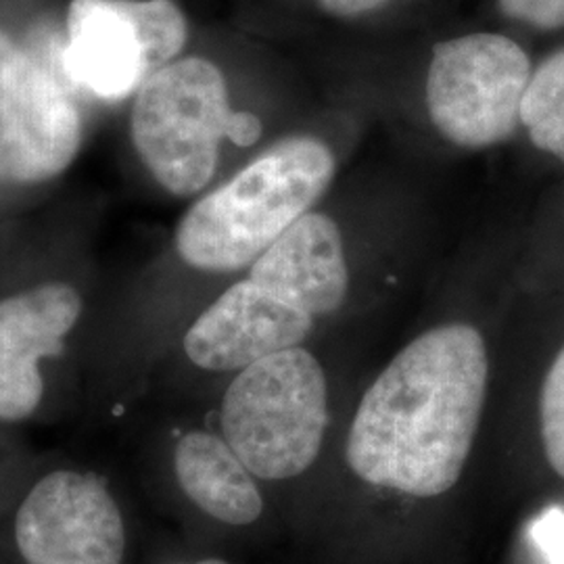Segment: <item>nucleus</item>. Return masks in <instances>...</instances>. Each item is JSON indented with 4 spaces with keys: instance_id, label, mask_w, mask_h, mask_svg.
<instances>
[{
    "instance_id": "f257e3e1",
    "label": "nucleus",
    "mask_w": 564,
    "mask_h": 564,
    "mask_svg": "<svg viewBox=\"0 0 564 564\" xmlns=\"http://www.w3.org/2000/svg\"><path fill=\"white\" fill-rule=\"evenodd\" d=\"M489 360L470 324L416 337L368 387L347 437L366 484L435 498L458 484L484 414Z\"/></svg>"
},
{
    "instance_id": "f03ea898",
    "label": "nucleus",
    "mask_w": 564,
    "mask_h": 564,
    "mask_svg": "<svg viewBox=\"0 0 564 564\" xmlns=\"http://www.w3.org/2000/svg\"><path fill=\"white\" fill-rule=\"evenodd\" d=\"M335 172L330 147L316 137L272 144L186 209L174 232L181 262L199 272L249 268L316 205Z\"/></svg>"
},
{
    "instance_id": "7ed1b4c3",
    "label": "nucleus",
    "mask_w": 564,
    "mask_h": 564,
    "mask_svg": "<svg viewBox=\"0 0 564 564\" xmlns=\"http://www.w3.org/2000/svg\"><path fill=\"white\" fill-rule=\"evenodd\" d=\"M128 132L147 174L174 197H197L216 178L224 141L262 139L256 113L235 111L218 63L182 55L163 65L130 101Z\"/></svg>"
},
{
    "instance_id": "20e7f679",
    "label": "nucleus",
    "mask_w": 564,
    "mask_h": 564,
    "mask_svg": "<svg viewBox=\"0 0 564 564\" xmlns=\"http://www.w3.org/2000/svg\"><path fill=\"white\" fill-rule=\"evenodd\" d=\"M328 393L321 362L291 347L239 370L224 393L223 437L265 481L305 473L321 454Z\"/></svg>"
},
{
    "instance_id": "39448f33",
    "label": "nucleus",
    "mask_w": 564,
    "mask_h": 564,
    "mask_svg": "<svg viewBox=\"0 0 564 564\" xmlns=\"http://www.w3.org/2000/svg\"><path fill=\"white\" fill-rule=\"evenodd\" d=\"M59 32L21 41L0 25V188L59 181L80 158L84 113L61 74Z\"/></svg>"
},
{
    "instance_id": "423d86ee",
    "label": "nucleus",
    "mask_w": 564,
    "mask_h": 564,
    "mask_svg": "<svg viewBox=\"0 0 564 564\" xmlns=\"http://www.w3.org/2000/svg\"><path fill=\"white\" fill-rule=\"evenodd\" d=\"M188 34L176 0H69L59 30L61 74L76 95L132 101L158 69L182 57Z\"/></svg>"
},
{
    "instance_id": "0eeeda50",
    "label": "nucleus",
    "mask_w": 564,
    "mask_h": 564,
    "mask_svg": "<svg viewBox=\"0 0 564 564\" xmlns=\"http://www.w3.org/2000/svg\"><path fill=\"white\" fill-rule=\"evenodd\" d=\"M531 74L523 46L505 34L475 32L440 42L426 74L429 118L460 149L500 144L521 123Z\"/></svg>"
},
{
    "instance_id": "6e6552de",
    "label": "nucleus",
    "mask_w": 564,
    "mask_h": 564,
    "mask_svg": "<svg viewBox=\"0 0 564 564\" xmlns=\"http://www.w3.org/2000/svg\"><path fill=\"white\" fill-rule=\"evenodd\" d=\"M314 321L289 282L251 265L245 279L230 284L191 324L184 354L203 370L239 372L272 354L300 347Z\"/></svg>"
},
{
    "instance_id": "1a4fd4ad",
    "label": "nucleus",
    "mask_w": 564,
    "mask_h": 564,
    "mask_svg": "<svg viewBox=\"0 0 564 564\" xmlns=\"http://www.w3.org/2000/svg\"><path fill=\"white\" fill-rule=\"evenodd\" d=\"M15 544L25 564H121L126 524L102 477L63 468L23 498Z\"/></svg>"
},
{
    "instance_id": "9d476101",
    "label": "nucleus",
    "mask_w": 564,
    "mask_h": 564,
    "mask_svg": "<svg viewBox=\"0 0 564 564\" xmlns=\"http://www.w3.org/2000/svg\"><path fill=\"white\" fill-rule=\"evenodd\" d=\"M84 297L67 281H42L0 300V423L36 414L44 398L42 360L59 358L80 323Z\"/></svg>"
},
{
    "instance_id": "9b49d317",
    "label": "nucleus",
    "mask_w": 564,
    "mask_h": 564,
    "mask_svg": "<svg viewBox=\"0 0 564 564\" xmlns=\"http://www.w3.org/2000/svg\"><path fill=\"white\" fill-rule=\"evenodd\" d=\"M174 470L186 498L212 519L245 527L262 517L256 475L224 437L205 431L186 433L174 452Z\"/></svg>"
},
{
    "instance_id": "f8f14e48",
    "label": "nucleus",
    "mask_w": 564,
    "mask_h": 564,
    "mask_svg": "<svg viewBox=\"0 0 564 564\" xmlns=\"http://www.w3.org/2000/svg\"><path fill=\"white\" fill-rule=\"evenodd\" d=\"M521 123L533 147L564 163V46L531 74Z\"/></svg>"
},
{
    "instance_id": "ddd939ff",
    "label": "nucleus",
    "mask_w": 564,
    "mask_h": 564,
    "mask_svg": "<svg viewBox=\"0 0 564 564\" xmlns=\"http://www.w3.org/2000/svg\"><path fill=\"white\" fill-rule=\"evenodd\" d=\"M540 419L545 458L552 470L564 479V347L545 375Z\"/></svg>"
},
{
    "instance_id": "4468645a",
    "label": "nucleus",
    "mask_w": 564,
    "mask_h": 564,
    "mask_svg": "<svg viewBox=\"0 0 564 564\" xmlns=\"http://www.w3.org/2000/svg\"><path fill=\"white\" fill-rule=\"evenodd\" d=\"M498 7L508 20L542 32L564 28V0H498Z\"/></svg>"
},
{
    "instance_id": "2eb2a0df",
    "label": "nucleus",
    "mask_w": 564,
    "mask_h": 564,
    "mask_svg": "<svg viewBox=\"0 0 564 564\" xmlns=\"http://www.w3.org/2000/svg\"><path fill=\"white\" fill-rule=\"evenodd\" d=\"M533 538L550 564H564V512L547 510L533 527Z\"/></svg>"
},
{
    "instance_id": "dca6fc26",
    "label": "nucleus",
    "mask_w": 564,
    "mask_h": 564,
    "mask_svg": "<svg viewBox=\"0 0 564 564\" xmlns=\"http://www.w3.org/2000/svg\"><path fill=\"white\" fill-rule=\"evenodd\" d=\"M389 2H393V0H318V7L333 18L351 20V18L372 13L377 9H383Z\"/></svg>"
},
{
    "instance_id": "f3484780",
    "label": "nucleus",
    "mask_w": 564,
    "mask_h": 564,
    "mask_svg": "<svg viewBox=\"0 0 564 564\" xmlns=\"http://www.w3.org/2000/svg\"><path fill=\"white\" fill-rule=\"evenodd\" d=\"M188 564H228L220 561V558H207V561H199V563H188Z\"/></svg>"
}]
</instances>
